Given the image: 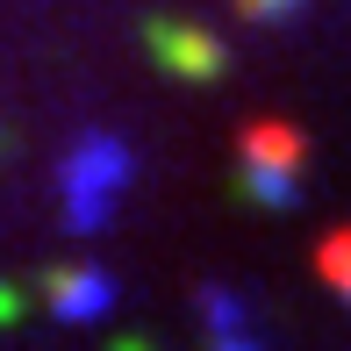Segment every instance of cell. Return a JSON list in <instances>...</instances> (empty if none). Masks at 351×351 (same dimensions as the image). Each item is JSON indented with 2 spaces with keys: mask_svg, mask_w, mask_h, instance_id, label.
<instances>
[{
  "mask_svg": "<svg viewBox=\"0 0 351 351\" xmlns=\"http://www.w3.org/2000/svg\"><path fill=\"white\" fill-rule=\"evenodd\" d=\"M237 158H244V186L265 201V208H294V194H301V165H308V136H301L294 122H280V115L244 122Z\"/></svg>",
  "mask_w": 351,
  "mask_h": 351,
  "instance_id": "1",
  "label": "cell"
},
{
  "mask_svg": "<svg viewBox=\"0 0 351 351\" xmlns=\"http://www.w3.org/2000/svg\"><path fill=\"white\" fill-rule=\"evenodd\" d=\"M122 180H130V151H122L115 136H86L79 143V151L65 158V180H58L72 230H93V222L108 215V201L122 194Z\"/></svg>",
  "mask_w": 351,
  "mask_h": 351,
  "instance_id": "2",
  "label": "cell"
},
{
  "mask_svg": "<svg viewBox=\"0 0 351 351\" xmlns=\"http://www.w3.org/2000/svg\"><path fill=\"white\" fill-rule=\"evenodd\" d=\"M151 51H158V65H172L180 79H215L230 58H222V43L208 36V29H194V22H151Z\"/></svg>",
  "mask_w": 351,
  "mask_h": 351,
  "instance_id": "3",
  "label": "cell"
},
{
  "mask_svg": "<svg viewBox=\"0 0 351 351\" xmlns=\"http://www.w3.org/2000/svg\"><path fill=\"white\" fill-rule=\"evenodd\" d=\"M43 287H51V308L65 315V323H93V315L115 301V287H108L101 265H58Z\"/></svg>",
  "mask_w": 351,
  "mask_h": 351,
  "instance_id": "4",
  "label": "cell"
},
{
  "mask_svg": "<svg viewBox=\"0 0 351 351\" xmlns=\"http://www.w3.org/2000/svg\"><path fill=\"white\" fill-rule=\"evenodd\" d=\"M201 308H208L215 351H251V337H244V301H237L230 287H208V294H201Z\"/></svg>",
  "mask_w": 351,
  "mask_h": 351,
  "instance_id": "5",
  "label": "cell"
},
{
  "mask_svg": "<svg viewBox=\"0 0 351 351\" xmlns=\"http://www.w3.org/2000/svg\"><path fill=\"white\" fill-rule=\"evenodd\" d=\"M315 273H323V287L351 308V230H330L323 251H315Z\"/></svg>",
  "mask_w": 351,
  "mask_h": 351,
  "instance_id": "6",
  "label": "cell"
},
{
  "mask_svg": "<svg viewBox=\"0 0 351 351\" xmlns=\"http://www.w3.org/2000/svg\"><path fill=\"white\" fill-rule=\"evenodd\" d=\"M308 0H237V14L244 22H287V14H301Z\"/></svg>",
  "mask_w": 351,
  "mask_h": 351,
  "instance_id": "7",
  "label": "cell"
},
{
  "mask_svg": "<svg viewBox=\"0 0 351 351\" xmlns=\"http://www.w3.org/2000/svg\"><path fill=\"white\" fill-rule=\"evenodd\" d=\"M115 351H151V344H143V337H115Z\"/></svg>",
  "mask_w": 351,
  "mask_h": 351,
  "instance_id": "8",
  "label": "cell"
}]
</instances>
